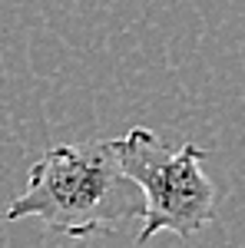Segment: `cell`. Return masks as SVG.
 <instances>
[{"label":"cell","instance_id":"2","mask_svg":"<svg viewBox=\"0 0 245 248\" xmlns=\"http://www.w3.org/2000/svg\"><path fill=\"white\" fill-rule=\"evenodd\" d=\"M119 153L130 179L146 199L136 245H146L159 232L189 238L215 218V186L202 172L206 149L192 142L169 149L152 129L136 126L119 139Z\"/></svg>","mask_w":245,"mask_h":248},{"label":"cell","instance_id":"1","mask_svg":"<svg viewBox=\"0 0 245 248\" xmlns=\"http://www.w3.org/2000/svg\"><path fill=\"white\" fill-rule=\"evenodd\" d=\"M143 209L146 199L123 166L119 139H90L47 149L3 218H40L57 235L86 238L119 232L126 222L143 218Z\"/></svg>","mask_w":245,"mask_h":248}]
</instances>
